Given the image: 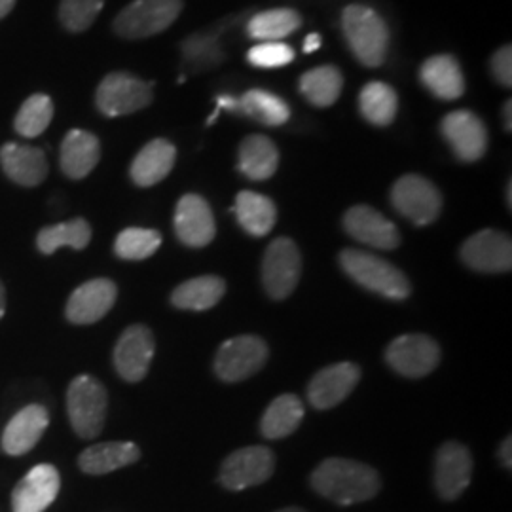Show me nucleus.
<instances>
[{"instance_id": "09e8293b", "label": "nucleus", "mask_w": 512, "mask_h": 512, "mask_svg": "<svg viewBox=\"0 0 512 512\" xmlns=\"http://www.w3.org/2000/svg\"><path fill=\"white\" fill-rule=\"evenodd\" d=\"M277 512H306L302 511V509H298V507H287V509H281V511Z\"/></svg>"}, {"instance_id": "cd10ccee", "label": "nucleus", "mask_w": 512, "mask_h": 512, "mask_svg": "<svg viewBox=\"0 0 512 512\" xmlns=\"http://www.w3.org/2000/svg\"><path fill=\"white\" fill-rule=\"evenodd\" d=\"M234 213L238 217L241 228L251 234L253 238H264L272 232L277 220L275 203L264 196L251 190L239 192L234 205Z\"/></svg>"}, {"instance_id": "b1692460", "label": "nucleus", "mask_w": 512, "mask_h": 512, "mask_svg": "<svg viewBox=\"0 0 512 512\" xmlns=\"http://www.w3.org/2000/svg\"><path fill=\"white\" fill-rule=\"evenodd\" d=\"M139 458L141 450L137 444L128 440H112L86 448L78 458V467L86 475H109L112 471L137 463Z\"/></svg>"}, {"instance_id": "423d86ee", "label": "nucleus", "mask_w": 512, "mask_h": 512, "mask_svg": "<svg viewBox=\"0 0 512 512\" xmlns=\"http://www.w3.org/2000/svg\"><path fill=\"white\" fill-rule=\"evenodd\" d=\"M152 84L128 73H110L95 93V105L101 114L116 118L147 109L152 103Z\"/></svg>"}, {"instance_id": "f03ea898", "label": "nucleus", "mask_w": 512, "mask_h": 512, "mask_svg": "<svg viewBox=\"0 0 512 512\" xmlns=\"http://www.w3.org/2000/svg\"><path fill=\"white\" fill-rule=\"evenodd\" d=\"M342 31L351 54L365 67L384 65L389 48V29L372 8L351 4L342 14Z\"/></svg>"}, {"instance_id": "5701e85b", "label": "nucleus", "mask_w": 512, "mask_h": 512, "mask_svg": "<svg viewBox=\"0 0 512 512\" xmlns=\"http://www.w3.org/2000/svg\"><path fill=\"white\" fill-rule=\"evenodd\" d=\"M101 158V145L99 139L84 129H73L65 135L59 152L61 171L73 179L80 181L88 177L99 164Z\"/></svg>"}, {"instance_id": "f3484780", "label": "nucleus", "mask_w": 512, "mask_h": 512, "mask_svg": "<svg viewBox=\"0 0 512 512\" xmlns=\"http://www.w3.org/2000/svg\"><path fill=\"white\" fill-rule=\"evenodd\" d=\"M361 380L355 363H338L319 370L308 385V401L315 410H330L344 403Z\"/></svg>"}, {"instance_id": "a211bd4d", "label": "nucleus", "mask_w": 512, "mask_h": 512, "mask_svg": "<svg viewBox=\"0 0 512 512\" xmlns=\"http://www.w3.org/2000/svg\"><path fill=\"white\" fill-rule=\"evenodd\" d=\"M61 476L54 465L40 463L23 476L12 490V512H44L55 501Z\"/></svg>"}, {"instance_id": "9b49d317", "label": "nucleus", "mask_w": 512, "mask_h": 512, "mask_svg": "<svg viewBox=\"0 0 512 512\" xmlns=\"http://www.w3.org/2000/svg\"><path fill=\"white\" fill-rule=\"evenodd\" d=\"M385 361L401 376L423 378L439 366V344L425 334H403L385 349Z\"/></svg>"}, {"instance_id": "9d476101", "label": "nucleus", "mask_w": 512, "mask_h": 512, "mask_svg": "<svg viewBox=\"0 0 512 512\" xmlns=\"http://www.w3.org/2000/svg\"><path fill=\"white\" fill-rule=\"evenodd\" d=\"M274 452L266 446H247L224 459L220 467V484L230 492H241L264 484L274 475Z\"/></svg>"}, {"instance_id": "a878e982", "label": "nucleus", "mask_w": 512, "mask_h": 512, "mask_svg": "<svg viewBox=\"0 0 512 512\" xmlns=\"http://www.w3.org/2000/svg\"><path fill=\"white\" fill-rule=\"evenodd\" d=\"M177 158V148L173 147L165 139H154L147 147L141 148V152L135 156L129 175L131 181L137 186H154L162 183L165 177L171 173Z\"/></svg>"}, {"instance_id": "473e14b6", "label": "nucleus", "mask_w": 512, "mask_h": 512, "mask_svg": "<svg viewBox=\"0 0 512 512\" xmlns=\"http://www.w3.org/2000/svg\"><path fill=\"white\" fill-rule=\"evenodd\" d=\"M302 25V18L291 8L258 12L247 23V35L258 42H281Z\"/></svg>"}, {"instance_id": "ea45409f", "label": "nucleus", "mask_w": 512, "mask_h": 512, "mask_svg": "<svg viewBox=\"0 0 512 512\" xmlns=\"http://www.w3.org/2000/svg\"><path fill=\"white\" fill-rule=\"evenodd\" d=\"M247 61L258 69H277L294 61V50L285 42H260L247 52Z\"/></svg>"}, {"instance_id": "1a4fd4ad", "label": "nucleus", "mask_w": 512, "mask_h": 512, "mask_svg": "<svg viewBox=\"0 0 512 512\" xmlns=\"http://www.w3.org/2000/svg\"><path fill=\"white\" fill-rule=\"evenodd\" d=\"M302 274V255L293 239L272 241L262 260V283L274 300H285L293 294Z\"/></svg>"}, {"instance_id": "79ce46f5", "label": "nucleus", "mask_w": 512, "mask_h": 512, "mask_svg": "<svg viewBox=\"0 0 512 512\" xmlns=\"http://www.w3.org/2000/svg\"><path fill=\"white\" fill-rule=\"evenodd\" d=\"M512 440L511 437H507V439L501 442V446H499V461H501V465L503 467H507V469H511L512 467Z\"/></svg>"}, {"instance_id": "4be33fe9", "label": "nucleus", "mask_w": 512, "mask_h": 512, "mask_svg": "<svg viewBox=\"0 0 512 512\" xmlns=\"http://www.w3.org/2000/svg\"><path fill=\"white\" fill-rule=\"evenodd\" d=\"M0 165L12 183L27 188L38 186L48 175L46 154L40 148L18 143H6L0 148Z\"/></svg>"}, {"instance_id": "aec40b11", "label": "nucleus", "mask_w": 512, "mask_h": 512, "mask_svg": "<svg viewBox=\"0 0 512 512\" xmlns=\"http://www.w3.org/2000/svg\"><path fill=\"white\" fill-rule=\"evenodd\" d=\"M116 296L118 289L110 279H92L74 289L67 302L65 315L73 325H93L112 310Z\"/></svg>"}, {"instance_id": "6e6552de", "label": "nucleus", "mask_w": 512, "mask_h": 512, "mask_svg": "<svg viewBox=\"0 0 512 512\" xmlns=\"http://www.w3.org/2000/svg\"><path fill=\"white\" fill-rule=\"evenodd\" d=\"M391 203L399 215L427 226L439 219L442 211V194L439 188L421 175H404L391 190Z\"/></svg>"}, {"instance_id": "f257e3e1", "label": "nucleus", "mask_w": 512, "mask_h": 512, "mask_svg": "<svg viewBox=\"0 0 512 512\" xmlns=\"http://www.w3.org/2000/svg\"><path fill=\"white\" fill-rule=\"evenodd\" d=\"M311 488L332 503L348 507L372 499L380 492V475L365 463L346 458L325 459L311 473Z\"/></svg>"}, {"instance_id": "2eb2a0df", "label": "nucleus", "mask_w": 512, "mask_h": 512, "mask_svg": "<svg viewBox=\"0 0 512 512\" xmlns=\"http://www.w3.org/2000/svg\"><path fill=\"white\" fill-rule=\"evenodd\" d=\"M473 456L461 442H444L435 461V486L444 501H454L469 488Z\"/></svg>"}, {"instance_id": "f704fd0d", "label": "nucleus", "mask_w": 512, "mask_h": 512, "mask_svg": "<svg viewBox=\"0 0 512 512\" xmlns=\"http://www.w3.org/2000/svg\"><path fill=\"white\" fill-rule=\"evenodd\" d=\"M238 112L270 128L283 126L291 118L289 105L279 95L266 90H249L243 93L239 99Z\"/></svg>"}, {"instance_id": "0eeeda50", "label": "nucleus", "mask_w": 512, "mask_h": 512, "mask_svg": "<svg viewBox=\"0 0 512 512\" xmlns=\"http://www.w3.org/2000/svg\"><path fill=\"white\" fill-rule=\"evenodd\" d=\"M268 359V346L262 338L243 334L226 340L215 357V374L226 384H238L255 376Z\"/></svg>"}, {"instance_id": "37998d69", "label": "nucleus", "mask_w": 512, "mask_h": 512, "mask_svg": "<svg viewBox=\"0 0 512 512\" xmlns=\"http://www.w3.org/2000/svg\"><path fill=\"white\" fill-rule=\"evenodd\" d=\"M321 44H323V38L321 35H317V33H311L304 40V54H313V52H317L319 48H321Z\"/></svg>"}, {"instance_id": "72a5a7b5", "label": "nucleus", "mask_w": 512, "mask_h": 512, "mask_svg": "<svg viewBox=\"0 0 512 512\" xmlns=\"http://www.w3.org/2000/svg\"><path fill=\"white\" fill-rule=\"evenodd\" d=\"M342 86H344L342 73L332 65L311 69L300 78V93L310 101L313 107H319V109L332 107L342 93Z\"/></svg>"}, {"instance_id": "4468645a", "label": "nucleus", "mask_w": 512, "mask_h": 512, "mask_svg": "<svg viewBox=\"0 0 512 512\" xmlns=\"http://www.w3.org/2000/svg\"><path fill=\"white\" fill-rule=\"evenodd\" d=\"M154 334L145 325H131L122 332L114 348L116 372L129 382H141L147 376L150 363L154 359Z\"/></svg>"}, {"instance_id": "dca6fc26", "label": "nucleus", "mask_w": 512, "mask_h": 512, "mask_svg": "<svg viewBox=\"0 0 512 512\" xmlns=\"http://www.w3.org/2000/svg\"><path fill=\"white\" fill-rule=\"evenodd\" d=\"M344 228L351 238L374 249L393 251L401 245L399 228L380 211L368 205H355L344 215Z\"/></svg>"}, {"instance_id": "4c0bfd02", "label": "nucleus", "mask_w": 512, "mask_h": 512, "mask_svg": "<svg viewBox=\"0 0 512 512\" xmlns=\"http://www.w3.org/2000/svg\"><path fill=\"white\" fill-rule=\"evenodd\" d=\"M162 245V234L150 228H126L114 241V253L122 260H145Z\"/></svg>"}, {"instance_id": "2f4dec72", "label": "nucleus", "mask_w": 512, "mask_h": 512, "mask_svg": "<svg viewBox=\"0 0 512 512\" xmlns=\"http://www.w3.org/2000/svg\"><path fill=\"white\" fill-rule=\"evenodd\" d=\"M359 109L368 124L384 128L399 112V97L385 82H368L359 95Z\"/></svg>"}, {"instance_id": "c756f323", "label": "nucleus", "mask_w": 512, "mask_h": 512, "mask_svg": "<svg viewBox=\"0 0 512 512\" xmlns=\"http://www.w3.org/2000/svg\"><path fill=\"white\" fill-rule=\"evenodd\" d=\"M304 420V403L291 393L279 395L268 406L260 421V433L268 440L285 439L293 435Z\"/></svg>"}, {"instance_id": "412c9836", "label": "nucleus", "mask_w": 512, "mask_h": 512, "mask_svg": "<svg viewBox=\"0 0 512 512\" xmlns=\"http://www.w3.org/2000/svg\"><path fill=\"white\" fill-rule=\"evenodd\" d=\"M50 425V414L42 404H29L21 408L18 414L8 421L2 433V450L8 456H25L29 454L42 439Z\"/></svg>"}, {"instance_id": "20e7f679", "label": "nucleus", "mask_w": 512, "mask_h": 512, "mask_svg": "<svg viewBox=\"0 0 512 512\" xmlns=\"http://www.w3.org/2000/svg\"><path fill=\"white\" fill-rule=\"evenodd\" d=\"M107 408L109 395L105 385L92 376L74 378L67 391V412L78 437H99L107 420Z\"/></svg>"}, {"instance_id": "393cba45", "label": "nucleus", "mask_w": 512, "mask_h": 512, "mask_svg": "<svg viewBox=\"0 0 512 512\" xmlns=\"http://www.w3.org/2000/svg\"><path fill=\"white\" fill-rule=\"evenodd\" d=\"M421 84L442 101H456L465 93V78L458 59L452 55H433L420 69Z\"/></svg>"}, {"instance_id": "e433bc0d", "label": "nucleus", "mask_w": 512, "mask_h": 512, "mask_svg": "<svg viewBox=\"0 0 512 512\" xmlns=\"http://www.w3.org/2000/svg\"><path fill=\"white\" fill-rule=\"evenodd\" d=\"M52 118H54L52 99L44 93H35L21 105L18 116L14 120V128L21 137L35 139L48 129Z\"/></svg>"}, {"instance_id": "c85d7f7f", "label": "nucleus", "mask_w": 512, "mask_h": 512, "mask_svg": "<svg viewBox=\"0 0 512 512\" xmlns=\"http://www.w3.org/2000/svg\"><path fill=\"white\" fill-rule=\"evenodd\" d=\"M224 293L226 283L219 275H200L179 285L171 294V304L179 310H211L219 304Z\"/></svg>"}, {"instance_id": "c03bdc74", "label": "nucleus", "mask_w": 512, "mask_h": 512, "mask_svg": "<svg viewBox=\"0 0 512 512\" xmlns=\"http://www.w3.org/2000/svg\"><path fill=\"white\" fill-rule=\"evenodd\" d=\"M512 103L511 101H505V105H503V110H501V118H503V128L507 129V131H511L512 129Z\"/></svg>"}, {"instance_id": "6ab92c4d", "label": "nucleus", "mask_w": 512, "mask_h": 512, "mask_svg": "<svg viewBox=\"0 0 512 512\" xmlns=\"http://www.w3.org/2000/svg\"><path fill=\"white\" fill-rule=\"evenodd\" d=\"M175 234L186 247H207L217 234L209 203L198 194L183 196L175 209Z\"/></svg>"}, {"instance_id": "49530a36", "label": "nucleus", "mask_w": 512, "mask_h": 512, "mask_svg": "<svg viewBox=\"0 0 512 512\" xmlns=\"http://www.w3.org/2000/svg\"><path fill=\"white\" fill-rule=\"evenodd\" d=\"M4 313H6V291H4V285L0 281V319L4 317Z\"/></svg>"}, {"instance_id": "58836bf2", "label": "nucleus", "mask_w": 512, "mask_h": 512, "mask_svg": "<svg viewBox=\"0 0 512 512\" xmlns=\"http://www.w3.org/2000/svg\"><path fill=\"white\" fill-rule=\"evenodd\" d=\"M105 0H61L59 19L71 33H84L103 10Z\"/></svg>"}, {"instance_id": "bb28decb", "label": "nucleus", "mask_w": 512, "mask_h": 512, "mask_svg": "<svg viewBox=\"0 0 512 512\" xmlns=\"http://www.w3.org/2000/svg\"><path fill=\"white\" fill-rule=\"evenodd\" d=\"M279 165V150L272 139L264 135H249L239 145V171L251 181H266L274 177Z\"/></svg>"}, {"instance_id": "7ed1b4c3", "label": "nucleus", "mask_w": 512, "mask_h": 512, "mask_svg": "<svg viewBox=\"0 0 512 512\" xmlns=\"http://www.w3.org/2000/svg\"><path fill=\"white\" fill-rule=\"evenodd\" d=\"M340 266L346 274L370 293L389 300H404L412 293L408 277L391 262L359 249H346L340 255Z\"/></svg>"}, {"instance_id": "39448f33", "label": "nucleus", "mask_w": 512, "mask_h": 512, "mask_svg": "<svg viewBox=\"0 0 512 512\" xmlns=\"http://www.w3.org/2000/svg\"><path fill=\"white\" fill-rule=\"evenodd\" d=\"M183 12V0H135L116 19V35L129 40L154 37L169 29Z\"/></svg>"}, {"instance_id": "7c9ffc66", "label": "nucleus", "mask_w": 512, "mask_h": 512, "mask_svg": "<svg viewBox=\"0 0 512 512\" xmlns=\"http://www.w3.org/2000/svg\"><path fill=\"white\" fill-rule=\"evenodd\" d=\"M92 241V226L88 220L74 219L54 226H46L38 232L37 247L42 255H54L61 247L82 251Z\"/></svg>"}, {"instance_id": "a18cd8bd", "label": "nucleus", "mask_w": 512, "mask_h": 512, "mask_svg": "<svg viewBox=\"0 0 512 512\" xmlns=\"http://www.w3.org/2000/svg\"><path fill=\"white\" fill-rule=\"evenodd\" d=\"M14 4H16V0H0V19L6 18L12 12Z\"/></svg>"}, {"instance_id": "f8f14e48", "label": "nucleus", "mask_w": 512, "mask_h": 512, "mask_svg": "<svg viewBox=\"0 0 512 512\" xmlns=\"http://www.w3.org/2000/svg\"><path fill=\"white\" fill-rule=\"evenodd\" d=\"M440 131L456 158L473 164L488 150V129L471 110H454L440 122Z\"/></svg>"}, {"instance_id": "c9c22d12", "label": "nucleus", "mask_w": 512, "mask_h": 512, "mask_svg": "<svg viewBox=\"0 0 512 512\" xmlns=\"http://www.w3.org/2000/svg\"><path fill=\"white\" fill-rule=\"evenodd\" d=\"M186 73H203L224 61V52L217 33H196L181 46Z\"/></svg>"}, {"instance_id": "de8ad7c7", "label": "nucleus", "mask_w": 512, "mask_h": 512, "mask_svg": "<svg viewBox=\"0 0 512 512\" xmlns=\"http://www.w3.org/2000/svg\"><path fill=\"white\" fill-rule=\"evenodd\" d=\"M507 205L512 207V183L507 184Z\"/></svg>"}, {"instance_id": "a19ab883", "label": "nucleus", "mask_w": 512, "mask_h": 512, "mask_svg": "<svg viewBox=\"0 0 512 512\" xmlns=\"http://www.w3.org/2000/svg\"><path fill=\"white\" fill-rule=\"evenodd\" d=\"M490 67H492V73L494 78L505 88H511L512 86V48L507 46H501L490 59Z\"/></svg>"}, {"instance_id": "ddd939ff", "label": "nucleus", "mask_w": 512, "mask_h": 512, "mask_svg": "<svg viewBox=\"0 0 512 512\" xmlns=\"http://www.w3.org/2000/svg\"><path fill=\"white\" fill-rule=\"evenodd\" d=\"M461 260L475 272L503 274L511 272V238L499 230H480L461 247Z\"/></svg>"}]
</instances>
